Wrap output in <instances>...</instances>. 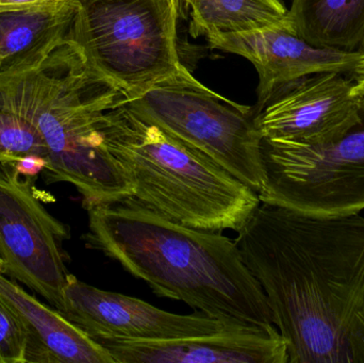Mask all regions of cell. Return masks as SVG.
<instances>
[{"instance_id": "obj_1", "label": "cell", "mask_w": 364, "mask_h": 363, "mask_svg": "<svg viewBox=\"0 0 364 363\" xmlns=\"http://www.w3.org/2000/svg\"><path fill=\"white\" fill-rule=\"evenodd\" d=\"M235 239L267 296L289 363H352L364 303V217H312L260 202Z\"/></svg>"}, {"instance_id": "obj_2", "label": "cell", "mask_w": 364, "mask_h": 363, "mask_svg": "<svg viewBox=\"0 0 364 363\" xmlns=\"http://www.w3.org/2000/svg\"><path fill=\"white\" fill-rule=\"evenodd\" d=\"M87 213V247L121 264L158 296L220 321L276 327L267 296L232 239L183 225L134 197Z\"/></svg>"}, {"instance_id": "obj_3", "label": "cell", "mask_w": 364, "mask_h": 363, "mask_svg": "<svg viewBox=\"0 0 364 363\" xmlns=\"http://www.w3.org/2000/svg\"><path fill=\"white\" fill-rule=\"evenodd\" d=\"M128 97L92 70L68 38L36 67L0 74V109L29 121L46 146L49 183H68L85 210L134 196L102 142L100 121Z\"/></svg>"}, {"instance_id": "obj_4", "label": "cell", "mask_w": 364, "mask_h": 363, "mask_svg": "<svg viewBox=\"0 0 364 363\" xmlns=\"http://www.w3.org/2000/svg\"><path fill=\"white\" fill-rule=\"evenodd\" d=\"M102 142L134 187L132 197L183 225L237 232L258 193L141 112L129 99L100 121Z\"/></svg>"}, {"instance_id": "obj_5", "label": "cell", "mask_w": 364, "mask_h": 363, "mask_svg": "<svg viewBox=\"0 0 364 363\" xmlns=\"http://www.w3.org/2000/svg\"><path fill=\"white\" fill-rule=\"evenodd\" d=\"M181 0H77L70 40L92 70L134 100L186 70Z\"/></svg>"}, {"instance_id": "obj_6", "label": "cell", "mask_w": 364, "mask_h": 363, "mask_svg": "<svg viewBox=\"0 0 364 363\" xmlns=\"http://www.w3.org/2000/svg\"><path fill=\"white\" fill-rule=\"evenodd\" d=\"M130 102L168 134L205 153L258 193L264 177L262 136L254 108L208 89L188 68Z\"/></svg>"}, {"instance_id": "obj_7", "label": "cell", "mask_w": 364, "mask_h": 363, "mask_svg": "<svg viewBox=\"0 0 364 363\" xmlns=\"http://www.w3.org/2000/svg\"><path fill=\"white\" fill-rule=\"evenodd\" d=\"M261 202L312 217L364 210V124L333 144L261 141Z\"/></svg>"}, {"instance_id": "obj_8", "label": "cell", "mask_w": 364, "mask_h": 363, "mask_svg": "<svg viewBox=\"0 0 364 363\" xmlns=\"http://www.w3.org/2000/svg\"><path fill=\"white\" fill-rule=\"evenodd\" d=\"M34 180L13 162H0V271L61 313L70 275L63 242L70 230L45 208Z\"/></svg>"}, {"instance_id": "obj_9", "label": "cell", "mask_w": 364, "mask_h": 363, "mask_svg": "<svg viewBox=\"0 0 364 363\" xmlns=\"http://www.w3.org/2000/svg\"><path fill=\"white\" fill-rule=\"evenodd\" d=\"M354 81L320 72L280 90L256 114L262 139L299 144H333L361 127L364 114L352 93Z\"/></svg>"}, {"instance_id": "obj_10", "label": "cell", "mask_w": 364, "mask_h": 363, "mask_svg": "<svg viewBox=\"0 0 364 363\" xmlns=\"http://www.w3.org/2000/svg\"><path fill=\"white\" fill-rule=\"evenodd\" d=\"M61 313L91 338L164 341L215 334L243 324L203 313L176 315L125 294L104 291L68 275Z\"/></svg>"}, {"instance_id": "obj_11", "label": "cell", "mask_w": 364, "mask_h": 363, "mask_svg": "<svg viewBox=\"0 0 364 363\" xmlns=\"http://www.w3.org/2000/svg\"><path fill=\"white\" fill-rule=\"evenodd\" d=\"M211 48L246 58L259 75V113L276 93L295 81L320 72L353 74L364 53L318 48L301 38L288 18L262 29L207 36Z\"/></svg>"}, {"instance_id": "obj_12", "label": "cell", "mask_w": 364, "mask_h": 363, "mask_svg": "<svg viewBox=\"0 0 364 363\" xmlns=\"http://www.w3.org/2000/svg\"><path fill=\"white\" fill-rule=\"evenodd\" d=\"M94 340L115 363H289L288 345L277 327L239 326L174 340Z\"/></svg>"}, {"instance_id": "obj_13", "label": "cell", "mask_w": 364, "mask_h": 363, "mask_svg": "<svg viewBox=\"0 0 364 363\" xmlns=\"http://www.w3.org/2000/svg\"><path fill=\"white\" fill-rule=\"evenodd\" d=\"M0 296L27 327L25 363H115L111 354L59 310L42 304L0 271Z\"/></svg>"}, {"instance_id": "obj_14", "label": "cell", "mask_w": 364, "mask_h": 363, "mask_svg": "<svg viewBox=\"0 0 364 363\" xmlns=\"http://www.w3.org/2000/svg\"><path fill=\"white\" fill-rule=\"evenodd\" d=\"M77 0L55 8L0 11V74L36 67L70 38Z\"/></svg>"}, {"instance_id": "obj_15", "label": "cell", "mask_w": 364, "mask_h": 363, "mask_svg": "<svg viewBox=\"0 0 364 363\" xmlns=\"http://www.w3.org/2000/svg\"><path fill=\"white\" fill-rule=\"evenodd\" d=\"M287 18L312 46L364 53V0H293Z\"/></svg>"}, {"instance_id": "obj_16", "label": "cell", "mask_w": 364, "mask_h": 363, "mask_svg": "<svg viewBox=\"0 0 364 363\" xmlns=\"http://www.w3.org/2000/svg\"><path fill=\"white\" fill-rule=\"evenodd\" d=\"M194 38L241 33L282 23L288 10L279 0H186Z\"/></svg>"}, {"instance_id": "obj_17", "label": "cell", "mask_w": 364, "mask_h": 363, "mask_svg": "<svg viewBox=\"0 0 364 363\" xmlns=\"http://www.w3.org/2000/svg\"><path fill=\"white\" fill-rule=\"evenodd\" d=\"M27 156L46 159L44 141L38 130L26 119L0 109V162L19 161Z\"/></svg>"}, {"instance_id": "obj_18", "label": "cell", "mask_w": 364, "mask_h": 363, "mask_svg": "<svg viewBox=\"0 0 364 363\" xmlns=\"http://www.w3.org/2000/svg\"><path fill=\"white\" fill-rule=\"evenodd\" d=\"M27 339L23 318L0 296V363H25Z\"/></svg>"}, {"instance_id": "obj_19", "label": "cell", "mask_w": 364, "mask_h": 363, "mask_svg": "<svg viewBox=\"0 0 364 363\" xmlns=\"http://www.w3.org/2000/svg\"><path fill=\"white\" fill-rule=\"evenodd\" d=\"M348 342L350 362L364 363V303L353 319Z\"/></svg>"}, {"instance_id": "obj_20", "label": "cell", "mask_w": 364, "mask_h": 363, "mask_svg": "<svg viewBox=\"0 0 364 363\" xmlns=\"http://www.w3.org/2000/svg\"><path fill=\"white\" fill-rule=\"evenodd\" d=\"M73 1L75 0H0V11L55 8Z\"/></svg>"}, {"instance_id": "obj_21", "label": "cell", "mask_w": 364, "mask_h": 363, "mask_svg": "<svg viewBox=\"0 0 364 363\" xmlns=\"http://www.w3.org/2000/svg\"><path fill=\"white\" fill-rule=\"evenodd\" d=\"M46 159L38 156H27L19 161L15 162V166L21 175L36 176L41 170L46 168Z\"/></svg>"}, {"instance_id": "obj_22", "label": "cell", "mask_w": 364, "mask_h": 363, "mask_svg": "<svg viewBox=\"0 0 364 363\" xmlns=\"http://www.w3.org/2000/svg\"><path fill=\"white\" fill-rule=\"evenodd\" d=\"M352 75L354 81L352 93L358 100L359 106L364 114V59L357 65Z\"/></svg>"}, {"instance_id": "obj_23", "label": "cell", "mask_w": 364, "mask_h": 363, "mask_svg": "<svg viewBox=\"0 0 364 363\" xmlns=\"http://www.w3.org/2000/svg\"><path fill=\"white\" fill-rule=\"evenodd\" d=\"M0 266H1V258H0Z\"/></svg>"}]
</instances>
